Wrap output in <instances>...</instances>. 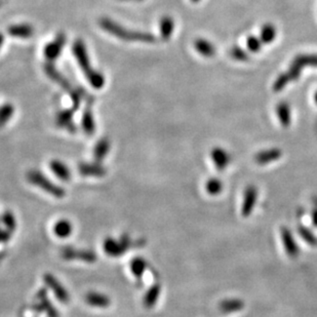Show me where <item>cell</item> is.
<instances>
[{
	"label": "cell",
	"mask_w": 317,
	"mask_h": 317,
	"mask_svg": "<svg viewBox=\"0 0 317 317\" xmlns=\"http://www.w3.org/2000/svg\"><path fill=\"white\" fill-rule=\"evenodd\" d=\"M101 27L107 32L111 33L112 35L121 38L124 40H131V41H143V42H153L155 39L149 33H141V32H131L124 27L117 25L116 23L108 20L103 19L100 23Z\"/></svg>",
	"instance_id": "cell-1"
},
{
	"label": "cell",
	"mask_w": 317,
	"mask_h": 317,
	"mask_svg": "<svg viewBox=\"0 0 317 317\" xmlns=\"http://www.w3.org/2000/svg\"><path fill=\"white\" fill-rule=\"evenodd\" d=\"M27 180L32 184L37 186L38 188L42 189L46 193H50L56 198H63L66 194L65 190L60 187L59 185L52 182L50 179H47L42 173L32 169L27 174Z\"/></svg>",
	"instance_id": "cell-2"
},
{
	"label": "cell",
	"mask_w": 317,
	"mask_h": 317,
	"mask_svg": "<svg viewBox=\"0 0 317 317\" xmlns=\"http://www.w3.org/2000/svg\"><path fill=\"white\" fill-rule=\"evenodd\" d=\"M132 247L133 241L127 234H124L118 240L112 237H107L103 242V250L105 254L114 258L124 256Z\"/></svg>",
	"instance_id": "cell-3"
},
{
	"label": "cell",
	"mask_w": 317,
	"mask_h": 317,
	"mask_svg": "<svg viewBox=\"0 0 317 317\" xmlns=\"http://www.w3.org/2000/svg\"><path fill=\"white\" fill-rule=\"evenodd\" d=\"M61 256L66 261L79 260L85 263H94L97 259L94 252L89 250H78L73 248H65L61 252Z\"/></svg>",
	"instance_id": "cell-4"
},
{
	"label": "cell",
	"mask_w": 317,
	"mask_h": 317,
	"mask_svg": "<svg viewBox=\"0 0 317 317\" xmlns=\"http://www.w3.org/2000/svg\"><path fill=\"white\" fill-rule=\"evenodd\" d=\"M73 52H74V55L76 57V60H77L79 66L82 68L83 72L85 73V75L89 79L96 71L92 70L90 67V62H89L84 43L81 40H77L73 45Z\"/></svg>",
	"instance_id": "cell-5"
},
{
	"label": "cell",
	"mask_w": 317,
	"mask_h": 317,
	"mask_svg": "<svg viewBox=\"0 0 317 317\" xmlns=\"http://www.w3.org/2000/svg\"><path fill=\"white\" fill-rule=\"evenodd\" d=\"M258 200V189L254 185H249L243 192L241 204V215L245 218L250 217L255 209Z\"/></svg>",
	"instance_id": "cell-6"
},
{
	"label": "cell",
	"mask_w": 317,
	"mask_h": 317,
	"mask_svg": "<svg viewBox=\"0 0 317 317\" xmlns=\"http://www.w3.org/2000/svg\"><path fill=\"white\" fill-rule=\"evenodd\" d=\"M43 280L45 284L52 289L56 298L63 304H68L70 301V295L68 290L63 286V284L53 275L50 273L44 274Z\"/></svg>",
	"instance_id": "cell-7"
},
{
	"label": "cell",
	"mask_w": 317,
	"mask_h": 317,
	"mask_svg": "<svg viewBox=\"0 0 317 317\" xmlns=\"http://www.w3.org/2000/svg\"><path fill=\"white\" fill-rule=\"evenodd\" d=\"M280 234H281V240H282V245H283L286 255L289 258H297L300 254V249H299V246L297 245L296 239L294 238L291 231L287 227H282L280 229Z\"/></svg>",
	"instance_id": "cell-8"
},
{
	"label": "cell",
	"mask_w": 317,
	"mask_h": 317,
	"mask_svg": "<svg viewBox=\"0 0 317 317\" xmlns=\"http://www.w3.org/2000/svg\"><path fill=\"white\" fill-rule=\"evenodd\" d=\"M38 303L34 306V308L39 312H44L47 317H60L59 312L56 310V308L51 303L50 299L46 296L45 289H40L37 295Z\"/></svg>",
	"instance_id": "cell-9"
},
{
	"label": "cell",
	"mask_w": 317,
	"mask_h": 317,
	"mask_svg": "<svg viewBox=\"0 0 317 317\" xmlns=\"http://www.w3.org/2000/svg\"><path fill=\"white\" fill-rule=\"evenodd\" d=\"M210 157L219 172H223L229 165L231 160L229 153L220 147H216L210 151Z\"/></svg>",
	"instance_id": "cell-10"
},
{
	"label": "cell",
	"mask_w": 317,
	"mask_h": 317,
	"mask_svg": "<svg viewBox=\"0 0 317 317\" xmlns=\"http://www.w3.org/2000/svg\"><path fill=\"white\" fill-rule=\"evenodd\" d=\"M78 172L80 175L84 177H104L107 174V169H106L103 165H101L100 162L95 163L82 162L78 165Z\"/></svg>",
	"instance_id": "cell-11"
},
{
	"label": "cell",
	"mask_w": 317,
	"mask_h": 317,
	"mask_svg": "<svg viewBox=\"0 0 317 317\" xmlns=\"http://www.w3.org/2000/svg\"><path fill=\"white\" fill-rule=\"evenodd\" d=\"M85 302L91 307L107 308L111 304V300L107 295L97 291H89L85 296Z\"/></svg>",
	"instance_id": "cell-12"
},
{
	"label": "cell",
	"mask_w": 317,
	"mask_h": 317,
	"mask_svg": "<svg viewBox=\"0 0 317 317\" xmlns=\"http://www.w3.org/2000/svg\"><path fill=\"white\" fill-rule=\"evenodd\" d=\"M281 155H282V152L280 149L271 148V149H266V150L258 152L255 156V160L260 165H266L273 161L278 160L281 157Z\"/></svg>",
	"instance_id": "cell-13"
},
{
	"label": "cell",
	"mask_w": 317,
	"mask_h": 317,
	"mask_svg": "<svg viewBox=\"0 0 317 317\" xmlns=\"http://www.w3.org/2000/svg\"><path fill=\"white\" fill-rule=\"evenodd\" d=\"M66 42V38L63 35H60L58 38H56V40L50 44H47L44 48V55L45 58L47 60H56L61 52H62V47Z\"/></svg>",
	"instance_id": "cell-14"
},
{
	"label": "cell",
	"mask_w": 317,
	"mask_h": 317,
	"mask_svg": "<svg viewBox=\"0 0 317 317\" xmlns=\"http://www.w3.org/2000/svg\"><path fill=\"white\" fill-rule=\"evenodd\" d=\"M245 308V302L240 299H225L220 302L219 309L222 313L230 314L241 311Z\"/></svg>",
	"instance_id": "cell-15"
},
{
	"label": "cell",
	"mask_w": 317,
	"mask_h": 317,
	"mask_svg": "<svg viewBox=\"0 0 317 317\" xmlns=\"http://www.w3.org/2000/svg\"><path fill=\"white\" fill-rule=\"evenodd\" d=\"M50 166H51L52 172L62 181L68 182L71 179V172H70L69 167L63 161L58 160V159H54L51 161Z\"/></svg>",
	"instance_id": "cell-16"
},
{
	"label": "cell",
	"mask_w": 317,
	"mask_h": 317,
	"mask_svg": "<svg viewBox=\"0 0 317 317\" xmlns=\"http://www.w3.org/2000/svg\"><path fill=\"white\" fill-rule=\"evenodd\" d=\"M194 47L202 57H205V58H211V57H214L216 54L215 46L209 41L202 39V38H198L195 40Z\"/></svg>",
	"instance_id": "cell-17"
},
{
	"label": "cell",
	"mask_w": 317,
	"mask_h": 317,
	"mask_svg": "<svg viewBox=\"0 0 317 317\" xmlns=\"http://www.w3.org/2000/svg\"><path fill=\"white\" fill-rule=\"evenodd\" d=\"M160 292H161V286L158 283L153 284L144 296V300H143L144 306L146 308L154 307L160 297Z\"/></svg>",
	"instance_id": "cell-18"
},
{
	"label": "cell",
	"mask_w": 317,
	"mask_h": 317,
	"mask_svg": "<svg viewBox=\"0 0 317 317\" xmlns=\"http://www.w3.org/2000/svg\"><path fill=\"white\" fill-rule=\"evenodd\" d=\"M110 141L108 139H102L100 140L93 149V156L96 162H101L106 156L108 155L110 151Z\"/></svg>",
	"instance_id": "cell-19"
},
{
	"label": "cell",
	"mask_w": 317,
	"mask_h": 317,
	"mask_svg": "<svg viewBox=\"0 0 317 317\" xmlns=\"http://www.w3.org/2000/svg\"><path fill=\"white\" fill-rule=\"evenodd\" d=\"M73 232V226L70 221L62 219L58 221L54 226V233L59 238H67Z\"/></svg>",
	"instance_id": "cell-20"
},
{
	"label": "cell",
	"mask_w": 317,
	"mask_h": 317,
	"mask_svg": "<svg viewBox=\"0 0 317 317\" xmlns=\"http://www.w3.org/2000/svg\"><path fill=\"white\" fill-rule=\"evenodd\" d=\"M276 114L280 121V124L283 127H288L290 125L291 120V114H290V108L287 103L281 102L277 105L276 107Z\"/></svg>",
	"instance_id": "cell-21"
},
{
	"label": "cell",
	"mask_w": 317,
	"mask_h": 317,
	"mask_svg": "<svg viewBox=\"0 0 317 317\" xmlns=\"http://www.w3.org/2000/svg\"><path fill=\"white\" fill-rule=\"evenodd\" d=\"M9 33L15 37L28 38L33 34V29L31 26L23 24V25H14L10 28Z\"/></svg>",
	"instance_id": "cell-22"
},
{
	"label": "cell",
	"mask_w": 317,
	"mask_h": 317,
	"mask_svg": "<svg viewBox=\"0 0 317 317\" xmlns=\"http://www.w3.org/2000/svg\"><path fill=\"white\" fill-rule=\"evenodd\" d=\"M159 29H160V34L164 39H169L170 36L174 33L175 29V23L174 20L170 17H164L161 19L160 24H159Z\"/></svg>",
	"instance_id": "cell-23"
},
{
	"label": "cell",
	"mask_w": 317,
	"mask_h": 317,
	"mask_svg": "<svg viewBox=\"0 0 317 317\" xmlns=\"http://www.w3.org/2000/svg\"><path fill=\"white\" fill-rule=\"evenodd\" d=\"M276 35H277V32H276L275 27L272 24H266L261 29L260 39L263 43L269 44L274 41V39L276 38Z\"/></svg>",
	"instance_id": "cell-24"
},
{
	"label": "cell",
	"mask_w": 317,
	"mask_h": 317,
	"mask_svg": "<svg viewBox=\"0 0 317 317\" xmlns=\"http://www.w3.org/2000/svg\"><path fill=\"white\" fill-rule=\"evenodd\" d=\"M72 117H73V111L72 110L63 111L58 115L57 124L61 128H66L70 132H75V128L72 124Z\"/></svg>",
	"instance_id": "cell-25"
},
{
	"label": "cell",
	"mask_w": 317,
	"mask_h": 317,
	"mask_svg": "<svg viewBox=\"0 0 317 317\" xmlns=\"http://www.w3.org/2000/svg\"><path fill=\"white\" fill-rule=\"evenodd\" d=\"M147 262L144 258L141 257H137L135 259H133V261L131 262V270L133 272V274L138 278H142L145 270L147 269Z\"/></svg>",
	"instance_id": "cell-26"
},
{
	"label": "cell",
	"mask_w": 317,
	"mask_h": 317,
	"mask_svg": "<svg viewBox=\"0 0 317 317\" xmlns=\"http://www.w3.org/2000/svg\"><path fill=\"white\" fill-rule=\"evenodd\" d=\"M205 190L211 196H217L223 191V183L218 178H210L205 183Z\"/></svg>",
	"instance_id": "cell-27"
},
{
	"label": "cell",
	"mask_w": 317,
	"mask_h": 317,
	"mask_svg": "<svg viewBox=\"0 0 317 317\" xmlns=\"http://www.w3.org/2000/svg\"><path fill=\"white\" fill-rule=\"evenodd\" d=\"M298 232H299V235L301 236V238L304 239L309 246L317 247V237L309 228H307L303 225H299L298 226Z\"/></svg>",
	"instance_id": "cell-28"
},
{
	"label": "cell",
	"mask_w": 317,
	"mask_h": 317,
	"mask_svg": "<svg viewBox=\"0 0 317 317\" xmlns=\"http://www.w3.org/2000/svg\"><path fill=\"white\" fill-rule=\"evenodd\" d=\"M82 128L83 131L87 134V135H92L94 133V129H95V125H94V120L91 114L90 110H85L83 113V117H82Z\"/></svg>",
	"instance_id": "cell-29"
},
{
	"label": "cell",
	"mask_w": 317,
	"mask_h": 317,
	"mask_svg": "<svg viewBox=\"0 0 317 317\" xmlns=\"http://www.w3.org/2000/svg\"><path fill=\"white\" fill-rule=\"evenodd\" d=\"M14 107L11 104H5L0 107V128L6 126L14 115Z\"/></svg>",
	"instance_id": "cell-30"
},
{
	"label": "cell",
	"mask_w": 317,
	"mask_h": 317,
	"mask_svg": "<svg viewBox=\"0 0 317 317\" xmlns=\"http://www.w3.org/2000/svg\"><path fill=\"white\" fill-rule=\"evenodd\" d=\"M294 63L299 65L301 68L305 66H315L317 67V56H298Z\"/></svg>",
	"instance_id": "cell-31"
},
{
	"label": "cell",
	"mask_w": 317,
	"mask_h": 317,
	"mask_svg": "<svg viewBox=\"0 0 317 317\" xmlns=\"http://www.w3.org/2000/svg\"><path fill=\"white\" fill-rule=\"evenodd\" d=\"M3 222L6 225L8 231L12 232L17 229V221L15 219V216L11 213V211H7L3 216Z\"/></svg>",
	"instance_id": "cell-32"
},
{
	"label": "cell",
	"mask_w": 317,
	"mask_h": 317,
	"mask_svg": "<svg viewBox=\"0 0 317 317\" xmlns=\"http://www.w3.org/2000/svg\"><path fill=\"white\" fill-rule=\"evenodd\" d=\"M262 44L263 42L261 41V39L256 36H249L247 39L248 50L252 53H258L262 48Z\"/></svg>",
	"instance_id": "cell-33"
},
{
	"label": "cell",
	"mask_w": 317,
	"mask_h": 317,
	"mask_svg": "<svg viewBox=\"0 0 317 317\" xmlns=\"http://www.w3.org/2000/svg\"><path fill=\"white\" fill-rule=\"evenodd\" d=\"M230 55H231V57L234 60H237V61H247V60H249L248 53L245 50H242L241 47H239V46H233L230 50Z\"/></svg>",
	"instance_id": "cell-34"
},
{
	"label": "cell",
	"mask_w": 317,
	"mask_h": 317,
	"mask_svg": "<svg viewBox=\"0 0 317 317\" xmlns=\"http://www.w3.org/2000/svg\"><path fill=\"white\" fill-rule=\"evenodd\" d=\"M289 81H290V79H289V77H288V75H287L286 72L283 73V74H281V75L277 78V80L275 81V83H274V85H273L274 90H275V91H280V90H282V89L288 84Z\"/></svg>",
	"instance_id": "cell-35"
},
{
	"label": "cell",
	"mask_w": 317,
	"mask_h": 317,
	"mask_svg": "<svg viewBox=\"0 0 317 317\" xmlns=\"http://www.w3.org/2000/svg\"><path fill=\"white\" fill-rule=\"evenodd\" d=\"M11 237V234H10V231H4L0 229V242H6L10 239Z\"/></svg>",
	"instance_id": "cell-36"
},
{
	"label": "cell",
	"mask_w": 317,
	"mask_h": 317,
	"mask_svg": "<svg viewBox=\"0 0 317 317\" xmlns=\"http://www.w3.org/2000/svg\"><path fill=\"white\" fill-rule=\"evenodd\" d=\"M311 218H312V224L314 227H317V208L314 207V209L311 211Z\"/></svg>",
	"instance_id": "cell-37"
},
{
	"label": "cell",
	"mask_w": 317,
	"mask_h": 317,
	"mask_svg": "<svg viewBox=\"0 0 317 317\" xmlns=\"http://www.w3.org/2000/svg\"><path fill=\"white\" fill-rule=\"evenodd\" d=\"M4 41H5V36L0 33V48H2L3 44H4Z\"/></svg>",
	"instance_id": "cell-38"
},
{
	"label": "cell",
	"mask_w": 317,
	"mask_h": 317,
	"mask_svg": "<svg viewBox=\"0 0 317 317\" xmlns=\"http://www.w3.org/2000/svg\"><path fill=\"white\" fill-rule=\"evenodd\" d=\"M312 201H313V203H314V206L317 208V196H314V197L312 198Z\"/></svg>",
	"instance_id": "cell-39"
},
{
	"label": "cell",
	"mask_w": 317,
	"mask_h": 317,
	"mask_svg": "<svg viewBox=\"0 0 317 317\" xmlns=\"http://www.w3.org/2000/svg\"><path fill=\"white\" fill-rule=\"evenodd\" d=\"M314 99H315V102H316V104H317V92L315 93V96H314Z\"/></svg>",
	"instance_id": "cell-40"
},
{
	"label": "cell",
	"mask_w": 317,
	"mask_h": 317,
	"mask_svg": "<svg viewBox=\"0 0 317 317\" xmlns=\"http://www.w3.org/2000/svg\"><path fill=\"white\" fill-rule=\"evenodd\" d=\"M191 2H192V3H199L200 0H191Z\"/></svg>",
	"instance_id": "cell-41"
}]
</instances>
